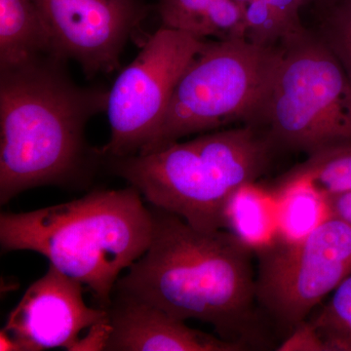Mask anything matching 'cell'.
Returning a JSON list of instances; mask_svg holds the SVG:
<instances>
[{
  "label": "cell",
  "mask_w": 351,
  "mask_h": 351,
  "mask_svg": "<svg viewBox=\"0 0 351 351\" xmlns=\"http://www.w3.org/2000/svg\"><path fill=\"white\" fill-rule=\"evenodd\" d=\"M152 212L151 245L114 292L177 319L211 325L217 336L245 350L276 348L256 297L255 252L228 230L202 232L160 208Z\"/></svg>",
  "instance_id": "obj_1"
},
{
  "label": "cell",
  "mask_w": 351,
  "mask_h": 351,
  "mask_svg": "<svg viewBox=\"0 0 351 351\" xmlns=\"http://www.w3.org/2000/svg\"><path fill=\"white\" fill-rule=\"evenodd\" d=\"M280 58V43L260 45L248 39L208 43L182 73L162 121L138 154L234 121L250 123Z\"/></svg>",
  "instance_id": "obj_6"
},
{
  "label": "cell",
  "mask_w": 351,
  "mask_h": 351,
  "mask_svg": "<svg viewBox=\"0 0 351 351\" xmlns=\"http://www.w3.org/2000/svg\"><path fill=\"white\" fill-rule=\"evenodd\" d=\"M214 0H157L162 25L205 38V21Z\"/></svg>",
  "instance_id": "obj_18"
},
{
  "label": "cell",
  "mask_w": 351,
  "mask_h": 351,
  "mask_svg": "<svg viewBox=\"0 0 351 351\" xmlns=\"http://www.w3.org/2000/svg\"><path fill=\"white\" fill-rule=\"evenodd\" d=\"M255 256L258 308L282 341L351 274V226L331 217L304 239H277Z\"/></svg>",
  "instance_id": "obj_7"
},
{
  "label": "cell",
  "mask_w": 351,
  "mask_h": 351,
  "mask_svg": "<svg viewBox=\"0 0 351 351\" xmlns=\"http://www.w3.org/2000/svg\"><path fill=\"white\" fill-rule=\"evenodd\" d=\"M0 350L22 351L18 341L4 329L0 331Z\"/></svg>",
  "instance_id": "obj_24"
},
{
  "label": "cell",
  "mask_w": 351,
  "mask_h": 351,
  "mask_svg": "<svg viewBox=\"0 0 351 351\" xmlns=\"http://www.w3.org/2000/svg\"><path fill=\"white\" fill-rule=\"evenodd\" d=\"M47 58L64 60L58 55L36 2L0 0V71Z\"/></svg>",
  "instance_id": "obj_12"
},
{
  "label": "cell",
  "mask_w": 351,
  "mask_h": 351,
  "mask_svg": "<svg viewBox=\"0 0 351 351\" xmlns=\"http://www.w3.org/2000/svg\"><path fill=\"white\" fill-rule=\"evenodd\" d=\"M269 189L276 203L277 239H304L332 217L327 195L306 178L286 173Z\"/></svg>",
  "instance_id": "obj_13"
},
{
  "label": "cell",
  "mask_w": 351,
  "mask_h": 351,
  "mask_svg": "<svg viewBox=\"0 0 351 351\" xmlns=\"http://www.w3.org/2000/svg\"><path fill=\"white\" fill-rule=\"evenodd\" d=\"M328 351H351V274L332 292L329 301L308 318Z\"/></svg>",
  "instance_id": "obj_16"
},
{
  "label": "cell",
  "mask_w": 351,
  "mask_h": 351,
  "mask_svg": "<svg viewBox=\"0 0 351 351\" xmlns=\"http://www.w3.org/2000/svg\"><path fill=\"white\" fill-rule=\"evenodd\" d=\"M243 8L247 18L272 16L282 21L291 29L304 27L300 20V9L311 0H235Z\"/></svg>",
  "instance_id": "obj_20"
},
{
  "label": "cell",
  "mask_w": 351,
  "mask_h": 351,
  "mask_svg": "<svg viewBox=\"0 0 351 351\" xmlns=\"http://www.w3.org/2000/svg\"><path fill=\"white\" fill-rule=\"evenodd\" d=\"M287 174L306 178L325 195L351 193V145L307 156Z\"/></svg>",
  "instance_id": "obj_15"
},
{
  "label": "cell",
  "mask_w": 351,
  "mask_h": 351,
  "mask_svg": "<svg viewBox=\"0 0 351 351\" xmlns=\"http://www.w3.org/2000/svg\"><path fill=\"white\" fill-rule=\"evenodd\" d=\"M311 1L315 2V3L319 6V9H322L324 8V7L330 5V4H332V2L336 1V0H311Z\"/></svg>",
  "instance_id": "obj_25"
},
{
  "label": "cell",
  "mask_w": 351,
  "mask_h": 351,
  "mask_svg": "<svg viewBox=\"0 0 351 351\" xmlns=\"http://www.w3.org/2000/svg\"><path fill=\"white\" fill-rule=\"evenodd\" d=\"M83 284L50 265L25 291L5 326L22 351H75L80 335L108 317V309L88 306Z\"/></svg>",
  "instance_id": "obj_10"
},
{
  "label": "cell",
  "mask_w": 351,
  "mask_h": 351,
  "mask_svg": "<svg viewBox=\"0 0 351 351\" xmlns=\"http://www.w3.org/2000/svg\"><path fill=\"white\" fill-rule=\"evenodd\" d=\"M281 58L252 125L274 149L307 156L351 145V83L317 34L306 27L280 41Z\"/></svg>",
  "instance_id": "obj_5"
},
{
  "label": "cell",
  "mask_w": 351,
  "mask_h": 351,
  "mask_svg": "<svg viewBox=\"0 0 351 351\" xmlns=\"http://www.w3.org/2000/svg\"><path fill=\"white\" fill-rule=\"evenodd\" d=\"M246 17L243 8L235 0H214L205 21V38L218 40L247 39Z\"/></svg>",
  "instance_id": "obj_19"
},
{
  "label": "cell",
  "mask_w": 351,
  "mask_h": 351,
  "mask_svg": "<svg viewBox=\"0 0 351 351\" xmlns=\"http://www.w3.org/2000/svg\"><path fill=\"white\" fill-rule=\"evenodd\" d=\"M332 217L343 219L351 226V193L327 195Z\"/></svg>",
  "instance_id": "obj_23"
},
{
  "label": "cell",
  "mask_w": 351,
  "mask_h": 351,
  "mask_svg": "<svg viewBox=\"0 0 351 351\" xmlns=\"http://www.w3.org/2000/svg\"><path fill=\"white\" fill-rule=\"evenodd\" d=\"M134 186L104 189L25 213H2V252L32 251L91 290L101 308L112 304L122 270L149 249L152 209Z\"/></svg>",
  "instance_id": "obj_3"
},
{
  "label": "cell",
  "mask_w": 351,
  "mask_h": 351,
  "mask_svg": "<svg viewBox=\"0 0 351 351\" xmlns=\"http://www.w3.org/2000/svg\"><path fill=\"white\" fill-rule=\"evenodd\" d=\"M278 351H328L324 341L311 321L307 319L295 328L276 348Z\"/></svg>",
  "instance_id": "obj_21"
},
{
  "label": "cell",
  "mask_w": 351,
  "mask_h": 351,
  "mask_svg": "<svg viewBox=\"0 0 351 351\" xmlns=\"http://www.w3.org/2000/svg\"><path fill=\"white\" fill-rule=\"evenodd\" d=\"M112 326L110 317L96 323L88 329L87 332L76 343L75 351H101L107 348Z\"/></svg>",
  "instance_id": "obj_22"
},
{
  "label": "cell",
  "mask_w": 351,
  "mask_h": 351,
  "mask_svg": "<svg viewBox=\"0 0 351 351\" xmlns=\"http://www.w3.org/2000/svg\"><path fill=\"white\" fill-rule=\"evenodd\" d=\"M225 230L255 253L274 244L278 237V228L276 199L270 189L257 182L241 186L226 207Z\"/></svg>",
  "instance_id": "obj_14"
},
{
  "label": "cell",
  "mask_w": 351,
  "mask_h": 351,
  "mask_svg": "<svg viewBox=\"0 0 351 351\" xmlns=\"http://www.w3.org/2000/svg\"><path fill=\"white\" fill-rule=\"evenodd\" d=\"M64 63L47 58L0 71L1 205L38 186L80 181L101 156L84 131L106 110L108 91L77 86Z\"/></svg>",
  "instance_id": "obj_2"
},
{
  "label": "cell",
  "mask_w": 351,
  "mask_h": 351,
  "mask_svg": "<svg viewBox=\"0 0 351 351\" xmlns=\"http://www.w3.org/2000/svg\"><path fill=\"white\" fill-rule=\"evenodd\" d=\"M276 152L263 132L245 124L108 160L113 173L152 206L177 215L196 230L215 232L225 230L232 195L257 182Z\"/></svg>",
  "instance_id": "obj_4"
},
{
  "label": "cell",
  "mask_w": 351,
  "mask_h": 351,
  "mask_svg": "<svg viewBox=\"0 0 351 351\" xmlns=\"http://www.w3.org/2000/svg\"><path fill=\"white\" fill-rule=\"evenodd\" d=\"M205 38L161 27L108 91L106 112L110 138L106 158L138 154L162 121L180 78L206 47Z\"/></svg>",
  "instance_id": "obj_8"
},
{
  "label": "cell",
  "mask_w": 351,
  "mask_h": 351,
  "mask_svg": "<svg viewBox=\"0 0 351 351\" xmlns=\"http://www.w3.org/2000/svg\"><path fill=\"white\" fill-rule=\"evenodd\" d=\"M108 313L112 332L107 351H246L119 293L112 298Z\"/></svg>",
  "instance_id": "obj_11"
},
{
  "label": "cell",
  "mask_w": 351,
  "mask_h": 351,
  "mask_svg": "<svg viewBox=\"0 0 351 351\" xmlns=\"http://www.w3.org/2000/svg\"><path fill=\"white\" fill-rule=\"evenodd\" d=\"M58 55L87 77L119 68L124 46L147 17L143 0H34Z\"/></svg>",
  "instance_id": "obj_9"
},
{
  "label": "cell",
  "mask_w": 351,
  "mask_h": 351,
  "mask_svg": "<svg viewBox=\"0 0 351 351\" xmlns=\"http://www.w3.org/2000/svg\"><path fill=\"white\" fill-rule=\"evenodd\" d=\"M319 10L317 34L339 60L351 83V0H336Z\"/></svg>",
  "instance_id": "obj_17"
}]
</instances>
